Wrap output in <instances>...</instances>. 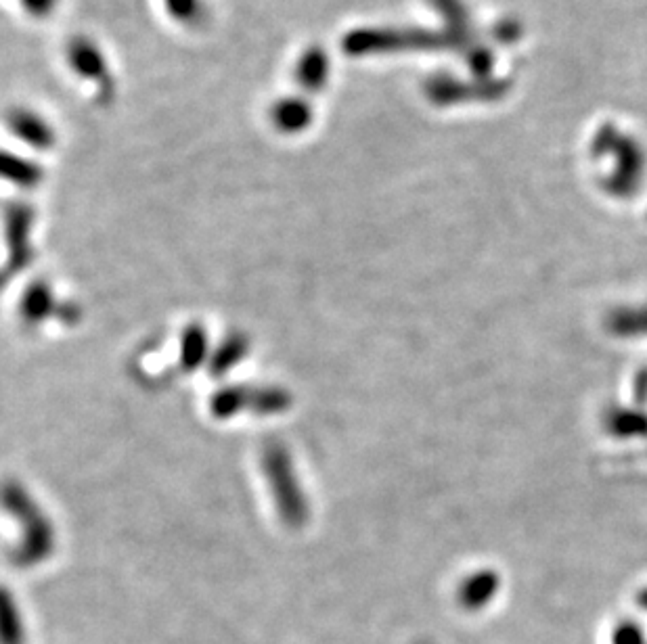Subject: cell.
Segmentation results:
<instances>
[{"label": "cell", "mask_w": 647, "mask_h": 644, "mask_svg": "<svg viewBox=\"0 0 647 644\" xmlns=\"http://www.w3.org/2000/svg\"><path fill=\"white\" fill-rule=\"evenodd\" d=\"M444 44H451L444 36L428 34L421 30H359L346 36L344 49L352 55L367 53H390L405 49H440Z\"/></svg>", "instance_id": "obj_1"}, {"label": "cell", "mask_w": 647, "mask_h": 644, "mask_svg": "<svg viewBox=\"0 0 647 644\" xmlns=\"http://www.w3.org/2000/svg\"><path fill=\"white\" fill-rule=\"evenodd\" d=\"M505 84H490V86H463L449 78H436L428 84V97L436 103H457L465 99H495L503 92Z\"/></svg>", "instance_id": "obj_2"}, {"label": "cell", "mask_w": 647, "mask_h": 644, "mask_svg": "<svg viewBox=\"0 0 647 644\" xmlns=\"http://www.w3.org/2000/svg\"><path fill=\"white\" fill-rule=\"evenodd\" d=\"M271 118L277 130L285 134H298L304 132L312 122V109L306 99L300 97H287L273 105Z\"/></svg>", "instance_id": "obj_3"}, {"label": "cell", "mask_w": 647, "mask_h": 644, "mask_svg": "<svg viewBox=\"0 0 647 644\" xmlns=\"http://www.w3.org/2000/svg\"><path fill=\"white\" fill-rule=\"evenodd\" d=\"M70 59L72 65L78 69L80 76L95 80L97 84L107 82V65L97 46L88 38H74L70 44Z\"/></svg>", "instance_id": "obj_4"}, {"label": "cell", "mask_w": 647, "mask_h": 644, "mask_svg": "<svg viewBox=\"0 0 647 644\" xmlns=\"http://www.w3.org/2000/svg\"><path fill=\"white\" fill-rule=\"evenodd\" d=\"M11 130L36 149H49L55 143L53 128L32 111H15L9 120Z\"/></svg>", "instance_id": "obj_5"}, {"label": "cell", "mask_w": 647, "mask_h": 644, "mask_svg": "<svg viewBox=\"0 0 647 644\" xmlns=\"http://www.w3.org/2000/svg\"><path fill=\"white\" fill-rule=\"evenodd\" d=\"M329 78V59L319 46L308 49L296 65V82L308 92H321Z\"/></svg>", "instance_id": "obj_6"}, {"label": "cell", "mask_w": 647, "mask_h": 644, "mask_svg": "<svg viewBox=\"0 0 647 644\" xmlns=\"http://www.w3.org/2000/svg\"><path fill=\"white\" fill-rule=\"evenodd\" d=\"M0 644H26L24 619L7 588H0Z\"/></svg>", "instance_id": "obj_7"}, {"label": "cell", "mask_w": 647, "mask_h": 644, "mask_svg": "<svg viewBox=\"0 0 647 644\" xmlns=\"http://www.w3.org/2000/svg\"><path fill=\"white\" fill-rule=\"evenodd\" d=\"M0 176L17 184H34L40 178V170L17 155L13 157L9 153H0Z\"/></svg>", "instance_id": "obj_8"}, {"label": "cell", "mask_w": 647, "mask_h": 644, "mask_svg": "<svg viewBox=\"0 0 647 644\" xmlns=\"http://www.w3.org/2000/svg\"><path fill=\"white\" fill-rule=\"evenodd\" d=\"M168 11L183 21H197L202 15V3L199 0H166Z\"/></svg>", "instance_id": "obj_9"}, {"label": "cell", "mask_w": 647, "mask_h": 644, "mask_svg": "<svg viewBox=\"0 0 647 644\" xmlns=\"http://www.w3.org/2000/svg\"><path fill=\"white\" fill-rule=\"evenodd\" d=\"M24 3L26 11L34 17H47L55 11L57 0H21Z\"/></svg>", "instance_id": "obj_10"}]
</instances>
